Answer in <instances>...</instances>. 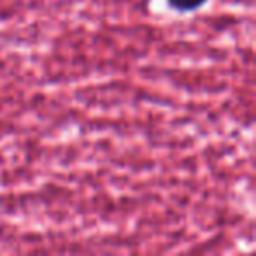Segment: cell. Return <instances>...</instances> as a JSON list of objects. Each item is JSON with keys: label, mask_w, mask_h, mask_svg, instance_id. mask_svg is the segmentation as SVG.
Here are the masks:
<instances>
[{"label": "cell", "mask_w": 256, "mask_h": 256, "mask_svg": "<svg viewBox=\"0 0 256 256\" xmlns=\"http://www.w3.org/2000/svg\"><path fill=\"white\" fill-rule=\"evenodd\" d=\"M168 6L179 12H192L200 9L207 0H167Z\"/></svg>", "instance_id": "6da1fadb"}]
</instances>
